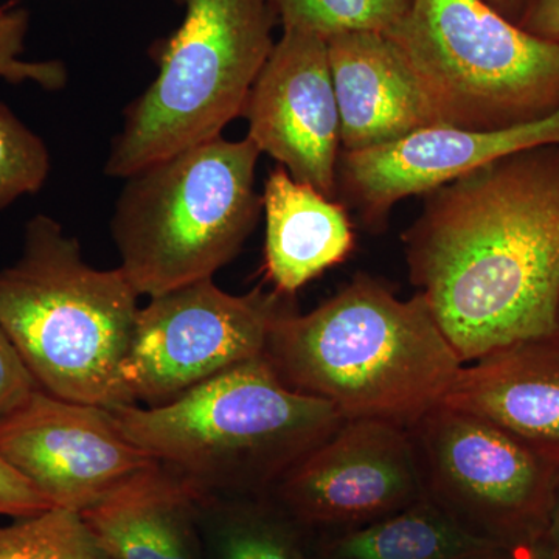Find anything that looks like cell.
Wrapping results in <instances>:
<instances>
[{"instance_id":"cell-1","label":"cell","mask_w":559,"mask_h":559,"mask_svg":"<svg viewBox=\"0 0 559 559\" xmlns=\"http://www.w3.org/2000/svg\"><path fill=\"white\" fill-rule=\"evenodd\" d=\"M403 235L409 278L473 362L559 331V145L521 151L426 193Z\"/></svg>"},{"instance_id":"cell-2","label":"cell","mask_w":559,"mask_h":559,"mask_svg":"<svg viewBox=\"0 0 559 559\" xmlns=\"http://www.w3.org/2000/svg\"><path fill=\"white\" fill-rule=\"evenodd\" d=\"M264 356L289 389L342 418L403 428L443 403L463 366L423 294L401 300L367 274L307 314L283 311Z\"/></svg>"},{"instance_id":"cell-3","label":"cell","mask_w":559,"mask_h":559,"mask_svg":"<svg viewBox=\"0 0 559 559\" xmlns=\"http://www.w3.org/2000/svg\"><path fill=\"white\" fill-rule=\"evenodd\" d=\"M120 432L164 468L212 495L263 496L344 418L289 389L266 356L159 406L109 409Z\"/></svg>"},{"instance_id":"cell-4","label":"cell","mask_w":559,"mask_h":559,"mask_svg":"<svg viewBox=\"0 0 559 559\" xmlns=\"http://www.w3.org/2000/svg\"><path fill=\"white\" fill-rule=\"evenodd\" d=\"M139 293L120 267L95 270L57 219L33 216L20 259L0 270V323L38 388L116 409L134 401L121 382Z\"/></svg>"},{"instance_id":"cell-5","label":"cell","mask_w":559,"mask_h":559,"mask_svg":"<svg viewBox=\"0 0 559 559\" xmlns=\"http://www.w3.org/2000/svg\"><path fill=\"white\" fill-rule=\"evenodd\" d=\"M260 154L219 135L124 178L110 231L139 296L213 278L240 253L260 215Z\"/></svg>"},{"instance_id":"cell-6","label":"cell","mask_w":559,"mask_h":559,"mask_svg":"<svg viewBox=\"0 0 559 559\" xmlns=\"http://www.w3.org/2000/svg\"><path fill=\"white\" fill-rule=\"evenodd\" d=\"M183 20L154 46L156 79L124 109L105 173H132L219 138L274 49V0H175Z\"/></svg>"},{"instance_id":"cell-7","label":"cell","mask_w":559,"mask_h":559,"mask_svg":"<svg viewBox=\"0 0 559 559\" xmlns=\"http://www.w3.org/2000/svg\"><path fill=\"white\" fill-rule=\"evenodd\" d=\"M385 36L414 70L436 127L509 130L559 110V44L484 0H414Z\"/></svg>"},{"instance_id":"cell-8","label":"cell","mask_w":559,"mask_h":559,"mask_svg":"<svg viewBox=\"0 0 559 559\" xmlns=\"http://www.w3.org/2000/svg\"><path fill=\"white\" fill-rule=\"evenodd\" d=\"M407 430L426 498L460 527L518 557L546 539L559 463L444 404Z\"/></svg>"},{"instance_id":"cell-9","label":"cell","mask_w":559,"mask_h":559,"mask_svg":"<svg viewBox=\"0 0 559 559\" xmlns=\"http://www.w3.org/2000/svg\"><path fill=\"white\" fill-rule=\"evenodd\" d=\"M293 297L255 288L234 296L201 280L140 308L121 382L134 404L159 406L201 382L260 358Z\"/></svg>"},{"instance_id":"cell-10","label":"cell","mask_w":559,"mask_h":559,"mask_svg":"<svg viewBox=\"0 0 559 559\" xmlns=\"http://www.w3.org/2000/svg\"><path fill=\"white\" fill-rule=\"evenodd\" d=\"M267 496L310 536L384 520L425 498L411 433L381 419H344Z\"/></svg>"},{"instance_id":"cell-11","label":"cell","mask_w":559,"mask_h":559,"mask_svg":"<svg viewBox=\"0 0 559 559\" xmlns=\"http://www.w3.org/2000/svg\"><path fill=\"white\" fill-rule=\"evenodd\" d=\"M0 457L53 507L79 513L160 466L120 432L109 409L40 389L0 419Z\"/></svg>"},{"instance_id":"cell-12","label":"cell","mask_w":559,"mask_h":559,"mask_svg":"<svg viewBox=\"0 0 559 559\" xmlns=\"http://www.w3.org/2000/svg\"><path fill=\"white\" fill-rule=\"evenodd\" d=\"M241 117L260 153L297 182L336 198L341 119L326 39L283 31L250 87Z\"/></svg>"},{"instance_id":"cell-13","label":"cell","mask_w":559,"mask_h":559,"mask_svg":"<svg viewBox=\"0 0 559 559\" xmlns=\"http://www.w3.org/2000/svg\"><path fill=\"white\" fill-rule=\"evenodd\" d=\"M544 145H559V110L509 130L428 127L389 145L341 153L337 183L367 221L377 224L404 198L429 193L491 162Z\"/></svg>"},{"instance_id":"cell-14","label":"cell","mask_w":559,"mask_h":559,"mask_svg":"<svg viewBox=\"0 0 559 559\" xmlns=\"http://www.w3.org/2000/svg\"><path fill=\"white\" fill-rule=\"evenodd\" d=\"M441 404L485 419L559 463V331L463 364Z\"/></svg>"},{"instance_id":"cell-15","label":"cell","mask_w":559,"mask_h":559,"mask_svg":"<svg viewBox=\"0 0 559 559\" xmlns=\"http://www.w3.org/2000/svg\"><path fill=\"white\" fill-rule=\"evenodd\" d=\"M326 46L342 153L389 145L436 127L414 70L384 33H340Z\"/></svg>"},{"instance_id":"cell-16","label":"cell","mask_w":559,"mask_h":559,"mask_svg":"<svg viewBox=\"0 0 559 559\" xmlns=\"http://www.w3.org/2000/svg\"><path fill=\"white\" fill-rule=\"evenodd\" d=\"M200 496L160 465L80 514L110 559H207Z\"/></svg>"},{"instance_id":"cell-17","label":"cell","mask_w":559,"mask_h":559,"mask_svg":"<svg viewBox=\"0 0 559 559\" xmlns=\"http://www.w3.org/2000/svg\"><path fill=\"white\" fill-rule=\"evenodd\" d=\"M261 207L266 216L264 270L285 296L293 297L355 248L344 205L297 182L283 167L267 176Z\"/></svg>"},{"instance_id":"cell-18","label":"cell","mask_w":559,"mask_h":559,"mask_svg":"<svg viewBox=\"0 0 559 559\" xmlns=\"http://www.w3.org/2000/svg\"><path fill=\"white\" fill-rule=\"evenodd\" d=\"M520 558L471 535L426 496L364 527L310 538V559Z\"/></svg>"},{"instance_id":"cell-19","label":"cell","mask_w":559,"mask_h":559,"mask_svg":"<svg viewBox=\"0 0 559 559\" xmlns=\"http://www.w3.org/2000/svg\"><path fill=\"white\" fill-rule=\"evenodd\" d=\"M198 509L207 559H310V536L267 495L201 491Z\"/></svg>"},{"instance_id":"cell-20","label":"cell","mask_w":559,"mask_h":559,"mask_svg":"<svg viewBox=\"0 0 559 559\" xmlns=\"http://www.w3.org/2000/svg\"><path fill=\"white\" fill-rule=\"evenodd\" d=\"M0 559H110L79 511L53 509L0 527Z\"/></svg>"},{"instance_id":"cell-21","label":"cell","mask_w":559,"mask_h":559,"mask_svg":"<svg viewBox=\"0 0 559 559\" xmlns=\"http://www.w3.org/2000/svg\"><path fill=\"white\" fill-rule=\"evenodd\" d=\"M414 0H274L283 31L320 38L348 32L389 33L409 14Z\"/></svg>"},{"instance_id":"cell-22","label":"cell","mask_w":559,"mask_h":559,"mask_svg":"<svg viewBox=\"0 0 559 559\" xmlns=\"http://www.w3.org/2000/svg\"><path fill=\"white\" fill-rule=\"evenodd\" d=\"M50 170V153L44 140L0 102V210L38 193Z\"/></svg>"},{"instance_id":"cell-23","label":"cell","mask_w":559,"mask_h":559,"mask_svg":"<svg viewBox=\"0 0 559 559\" xmlns=\"http://www.w3.org/2000/svg\"><path fill=\"white\" fill-rule=\"evenodd\" d=\"M31 27V11L20 2L0 5V79L21 86L33 83L44 91H61L69 72L60 60L28 61L22 58Z\"/></svg>"},{"instance_id":"cell-24","label":"cell","mask_w":559,"mask_h":559,"mask_svg":"<svg viewBox=\"0 0 559 559\" xmlns=\"http://www.w3.org/2000/svg\"><path fill=\"white\" fill-rule=\"evenodd\" d=\"M38 389L20 352L0 323V419L24 406Z\"/></svg>"},{"instance_id":"cell-25","label":"cell","mask_w":559,"mask_h":559,"mask_svg":"<svg viewBox=\"0 0 559 559\" xmlns=\"http://www.w3.org/2000/svg\"><path fill=\"white\" fill-rule=\"evenodd\" d=\"M50 509H53V503L0 457V516L17 520L35 516Z\"/></svg>"},{"instance_id":"cell-26","label":"cell","mask_w":559,"mask_h":559,"mask_svg":"<svg viewBox=\"0 0 559 559\" xmlns=\"http://www.w3.org/2000/svg\"><path fill=\"white\" fill-rule=\"evenodd\" d=\"M516 24L536 38L559 44V0H525Z\"/></svg>"},{"instance_id":"cell-27","label":"cell","mask_w":559,"mask_h":559,"mask_svg":"<svg viewBox=\"0 0 559 559\" xmlns=\"http://www.w3.org/2000/svg\"><path fill=\"white\" fill-rule=\"evenodd\" d=\"M544 543L549 546V549L554 551L555 557L559 559V473L557 487H555L554 510H551L549 530H547Z\"/></svg>"},{"instance_id":"cell-28","label":"cell","mask_w":559,"mask_h":559,"mask_svg":"<svg viewBox=\"0 0 559 559\" xmlns=\"http://www.w3.org/2000/svg\"><path fill=\"white\" fill-rule=\"evenodd\" d=\"M492 10L516 24L520 21L525 0H484Z\"/></svg>"},{"instance_id":"cell-29","label":"cell","mask_w":559,"mask_h":559,"mask_svg":"<svg viewBox=\"0 0 559 559\" xmlns=\"http://www.w3.org/2000/svg\"><path fill=\"white\" fill-rule=\"evenodd\" d=\"M520 559H558L555 557L554 551L549 549L546 543H540L535 549L527 551V554L522 555Z\"/></svg>"}]
</instances>
